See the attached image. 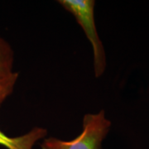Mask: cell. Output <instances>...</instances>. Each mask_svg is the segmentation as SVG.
I'll return each mask as SVG.
<instances>
[{
  "instance_id": "obj_1",
  "label": "cell",
  "mask_w": 149,
  "mask_h": 149,
  "mask_svg": "<svg viewBox=\"0 0 149 149\" xmlns=\"http://www.w3.org/2000/svg\"><path fill=\"white\" fill-rule=\"evenodd\" d=\"M111 127V122L101 110L98 113L85 114L83 119V130L73 140L64 141L56 138L44 139L42 149H101L103 140Z\"/></svg>"
},
{
  "instance_id": "obj_2",
  "label": "cell",
  "mask_w": 149,
  "mask_h": 149,
  "mask_svg": "<svg viewBox=\"0 0 149 149\" xmlns=\"http://www.w3.org/2000/svg\"><path fill=\"white\" fill-rule=\"evenodd\" d=\"M58 3L75 17L93 47L95 77H100L106 68V55L98 35L95 22L94 0H60Z\"/></svg>"
},
{
  "instance_id": "obj_3",
  "label": "cell",
  "mask_w": 149,
  "mask_h": 149,
  "mask_svg": "<svg viewBox=\"0 0 149 149\" xmlns=\"http://www.w3.org/2000/svg\"><path fill=\"white\" fill-rule=\"evenodd\" d=\"M47 129L34 128L22 136L12 138L0 129V145L8 149H32L34 144L47 136Z\"/></svg>"
},
{
  "instance_id": "obj_4",
  "label": "cell",
  "mask_w": 149,
  "mask_h": 149,
  "mask_svg": "<svg viewBox=\"0 0 149 149\" xmlns=\"http://www.w3.org/2000/svg\"><path fill=\"white\" fill-rule=\"evenodd\" d=\"M18 77V74L14 71L0 72V105L10 95Z\"/></svg>"
},
{
  "instance_id": "obj_5",
  "label": "cell",
  "mask_w": 149,
  "mask_h": 149,
  "mask_svg": "<svg viewBox=\"0 0 149 149\" xmlns=\"http://www.w3.org/2000/svg\"><path fill=\"white\" fill-rule=\"evenodd\" d=\"M13 52L9 44L0 37V72L13 71Z\"/></svg>"
}]
</instances>
